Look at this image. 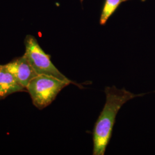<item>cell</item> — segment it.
Instances as JSON below:
<instances>
[{"label":"cell","mask_w":155,"mask_h":155,"mask_svg":"<svg viewBox=\"0 0 155 155\" xmlns=\"http://www.w3.org/2000/svg\"><path fill=\"white\" fill-rule=\"evenodd\" d=\"M106 102L94 125L93 141V155H104L112 134L118 112L129 100L144 94H134L125 89H118L116 86L105 89Z\"/></svg>","instance_id":"1"},{"label":"cell","mask_w":155,"mask_h":155,"mask_svg":"<svg viewBox=\"0 0 155 155\" xmlns=\"http://www.w3.org/2000/svg\"><path fill=\"white\" fill-rule=\"evenodd\" d=\"M69 84L70 83L56 78L41 74L29 82L27 89L33 105L42 110L50 105L61 90Z\"/></svg>","instance_id":"2"},{"label":"cell","mask_w":155,"mask_h":155,"mask_svg":"<svg viewBox=\"0 0 155 155\" xmlns=\"http://www.w3.org/2000/svg\"><path fill=\"white\" fill-rule=\"evenodd\" d=\"M25 52L24 54L38 75L45 74L56 78L70 84L80 87L63 75L51 61V56L47 54L40 46L36 39L27 35L24 40Z\"/></svg>","instance_id":"3"},{"label":"cell","mask_w":155,"mask_h":155,"mask_svg":"<svg viewBox=\"0 0 155 155\" xmlns=\"http://www.w3.org/2000/svg\"><path fill=\"white\" fill-rule=\"evenodd\" d=\"M5 66L20 83L26 88L29 82L38 75L24 55L15 58Z\"/></svg>","instance_id":"4"},{"label":"cell","mask_w":155,"mask_h":155,"mask_svg":"<svg viewBox=\"0 0 155 155\" xmlns=\"http://www.w3.org/2000/svg\"><path fill=\"white\" fill-rule=\"evenodd\" d=\"M27 92V89L17 81L5 65L0 69V100L17 92Z\"/></svg>","instance_id":"5"},{"label":"cell","mask_w":155,"mask_h":155,"mask_svg":"<svg viewBox=\"0 0 155 155\" xmlns=\"http://www.w3.org/2000/svg\"><path fill=\"white\" fill-rule=\"evenodd\" d=\"M127 1L129 0H105L100 16V25H105L109 18L116 12L120 5ZM141 1H145L146 0Z\"/></svg>","instance_id":"6"},{"label":"cell","mask_w":155,"mask_h":155,"mask_svg":"<svg viewBox=\"0 0 155 155\" xmlns=\"http://www.w3.org/2000/svg\"><path fill=\"white\" fill-rule=\"evenodd\" d=\"M83 0H80V1H81V3H82V2H83Z\"/></svg>","instance_id":"7"},{"label":"cell","mask_w":155,"mask_h":155,"mask_svg":"<svg viewBox=\"0 0 155 155\" xmlns=\"http://www.w3.org/2000/svg\"><path fill=\"white\" fill-rule=\"evenodd\" d=\"M2 65H1V64H0V69L1 68V67H2Z\"/></svg>","instance_id":"8"}]
</instances>
